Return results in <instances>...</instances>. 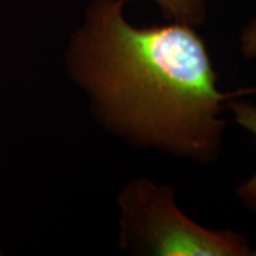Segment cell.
Listing matches in <instances>:
<instances>
[{
    "mask_svg": "<svg viewBox=\"0 0 256 256\" xmlns=\"http://www.w3.org/2000/svg\"><path fill=\"white\" fill-rule=\"evenodd\" d=\"M127 3L130 0H121ZM161 10L168 23H180L191 28L202 26L208 18L206 0H151Z\"/></svg>",
    "mask_w": 256,
    "mask_h": 256,
    "instance_id": "cell-4",
    "label": "cell"
},
{
    "mask_svg": "<svg viewBox=\"0 0 256 256\" xmlns=\"http://www.w3.org/2000/svg\"><path fill=\"white\" fill-rule=\"evenodd\" d=\"M0 255H2V252H0Z\"/></svg>",
    "mask_w": 256,
    "mask_h": 256,
    "instance_id": "cell-6",
    "label": "cell"
},
{
    "mask_svg": "<svg viewBox=\"0 0 256 256\" xmlns=\"http://www.w3.org/2000/svg\"><path fill=\"white\" fill-rule=\"evenodd\" d=\"M239 48L245 58H256V16L250 18L246 26L242 28L239 36ZM248 92H256V87L234 92V97L244 96Z\"/></svg>",
    "mask_w": 256,
    "mask_h": 256,
    "instance_id": "cell-5",
    "label": "cell"
},
{
    "mask_svg": "<svg viewBox=\"0 0 256 256\" xmlns=\"http://www.w3.org/2000/svg\"><path fill=\"white\" fill-rule=\"evenodd\" d=\"M226 110L234 114V118L242 128L248 130L256 138V106L244 100H235L230 97L225 102ZM236 196L240 204L256 215V172L245 182L236 186Z\"/></svg>",
    "mask_w": 256,
    "mask_h": 256,
    "instance_id": "cell-3",
    "label": "cell"
},
{
    "mask_svg": "<svg viewBox=\"0 0 256 256\" xmlns=\"http://www.w3.org/2000/svg\"><path fill=\"white\" fill-rule=\"evenodd\" d=\"M120 249L148 256H250L255 249L234 230L202 226L188 218L170 185L128 181L118 195Z\"/></svg>",
    "mask_w": 256,
    "mask_h": 256,
    "instance_id": "cell-2",
    "label": "cell"
},
{
    "mask_svg": "<svg viewBox=\"0 0 256 256\" xmlns=\"http://www.w3.org/2000/svg\"><path fill=\"white\" fill-rule=\"evenodd\" d=\"M121 0H92L70 34L66 70L90 101L94 118L116 137L196 164L222 151L230 92H220L196 28H137Z\"/></svg>",
    "mask_w": 256,
    "mask_h": 256,
    "instance_id": "cell-1",
    "label": "cell"
}]
</instances>
